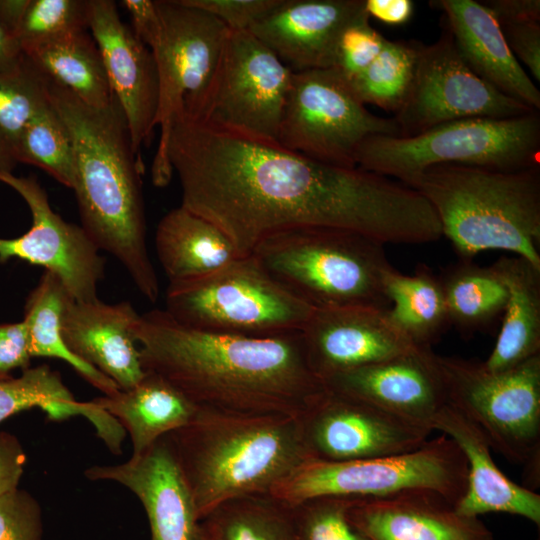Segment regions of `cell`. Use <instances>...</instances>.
Returning <instances> with one entry per match:
<instances>
[{"mask_svg":"<svg viewBox=\"0 0 540 540\" xmlns=\"http://www.w3.org/2000/svg\"><path fill=\"white\" fill-rule=\"evenodd\" d=\"M491 266L508 299L495 345L482 364L501 372L540 354V268L518 256H501Z\"/></svg>","mask_w":540,"mask_h":540,"instance_id":"27","label":"cell"},{"mask_svg":"<svg viewBox=\"0 0 540 540\" xmlns=\"http://www.w3.org/2000/svg\"><path fill=\"white\" fill-rule=\"evenodd\" d=\"M133 335L145 371L196 405L302 418L326 391L301 331L250 337L184 325L164 309L139 315Z\"/></svg>","mask_w":540,"mask_h":540,"instance_id":"2","label":"cell"},{"mask_svg":"<svg viewBox=\"0 0 540 540\" xmlns=\"http://www.w3.org/2000/svg\"><path fill=\"white\" fill-rule=\"evenodd\" d=\"M384 246L353 231L301 227L264 238L250 254L315 309L368 306L388 310L384 277L393 266Z\"/></svg>","mask_w":540,"mask_h":540,"instance_id":"6","label":"cell"},{"mask_svg":"<svg viewBox=\"0 0 540 540\" xmlns=\"http://www.w3.org/2000/svg\"><path fill=\"white\" fill-rule=\"evenodd\" d=\"M161 33L152 47L159 81L156 127L160 136L152 182L166 186L173 171L167 143L177 119L196 121L212 90L229 29L216 17L181 0H158Z\"/></svg>","mask_w":540,"mask_h":540,"instance_id":"11","label":"cell"},{"mask_svg":"<svg viewBox=\"0 0 540 540\" xmlns=\"http://www.w3.org/2000/svg\"><path fill=\"white\" fill-rule=\"evenodd\" d=\"M70 299L62 282L54 274L44 271L37 285L28 294L24 306L22 321L26 328L29 354L31 358L62 360L103 395H112L120 390L117 385L76 357L63 341L62 316Z\"/></svg>","mask_w":540,"mask_h":540,"instance_id":"31","label":"cell"},{"mask_svg":"<svg viewBox=\"0 0 540 540\" xmlns=\"http://www.w3.org/2000/svg\"><path fill=\"white\" fill-rule=\"evenodd\" d=\"M166 152L180 182V206L216 225L240 256L274 233L301 227L353 231L384 245L442 237L418 191L359 167L186 119L174 122Z\"/></svg>","mask_w":540,"mask_h":540,"instance_id":"1","label":"cell"},{"mask_svg":"<svg viewBox=\"0 0 540 540\" xmlns=\"http://www.w3.org/2000/svg\"><path fill=\"white\" fill-rule=\"evenodd\" d=\"M443 12L467 66L482 80L529 107L540 109V91L510 50L501 27L490 10L474 0H434Z\"/></svg>","mask_w":540,"mask_h":540,"instance_id":"25","label":"cell"},{"mask_svg":"<svg viewBox=\"0 0 540 540\" xmlns=\"http://www.w3.org/2000/svg\"><path fill=\"white\" fill-rule=\"evenodd\" d=\"M368 15L389 25H401L410 20L414 11L411 0H365Z\"/></svg>","mask_w":540,"mask_h":540,"instance_id":"48","label":"cell"},{"mask_svg":"<svg viewBox=\"0 0 540 540\" xmlns=\"http://www.w3.org/2000/svg\"><path fill=\"white\" fill-rule=\"evenodd\" d=\"M19 163L44 170L72 189L76 161L70 134L50 101L24 127L16 149Z\"/></svg>","mask_w":540,"mask_h":540,"instance_id":"37","label":"cell"},{"mask_svg":"<svg viewBox=\"0 0 540 540\" xmlns=\"http://www.w3.org/2000/svg\"><path fill=\"white\" fill-rule=\"evenodd\" d=\"M219 19L229 30L246 31L269 14L281 0H181Z\"/></svg>","mask_w":540,"mask_h":540,"instance_id":"42","label":"cell"},{"mask_svg":"<svg viewBox=\"0 0 540 540\" xmlns=\"http://www.w3.org/2000/svg\"><path fill=\"white\" fill-rule=\"evenodd\" d=\"M155 249L169 282L208 275L240 257L223 231L182 206L159 221Z\"/></svg>","mask_w":540,"mask_h":540,"instance_id":"28","label":"cell"},{"mask_svg":"<svg viewBox=\"0 0 540 540\" xmlns=\"http://www.w3.org/2000/svg\"><path fill=\"white\" fill-rule=\"evenodd\" d=\"M365 15L348 25L342 32L332 69L349 83L377 58L388 39L379 33Z\"/></svg>","mask_w":540,"mask_h":540,"instance_id":"40","label":"cell"},{"mask_svg":"<svg viewBox=\"0 0 540 540\" xmlns=\"http://www.w3.org/2000/svg\"><path fill=\"white\" fill-rule=\"evenodd\" d=\"M92 403L115 418L139 455L158 439L191 421L198 405L163 377L147 372L133 387L103 395Z\"/></svg>","mask_w":540,"mask_h":540,"instance_id":"26","label":"cell"},{"mask_svg":"<svg viewBox=\"0 0 540 540\" xmlns=\"http://www.w3.org/2000/svg\"><path fill=\"white\" fill-rule=\"evenodd\" d=\"M400 137L393 118L371 113L332 68L293 72L277 143L324 163L354 168L361 143Z\"/></svg>","mask_w":540,"mask_h":540,"instance_id":"12","label":"cell"},{"mask_svg":"<svg viewBox=\"0 0 540 540\" xmlns=\"http://www.w3.org/2000/svg\"><path fill=\"white\" fill-rule=\"evenodd\" d=\"M315 460L340 462L402 454L424 445L432 430L367 402L326 389L302 417Z\"/></svg>","mask_w":540,"mask_h":540,"instance_id":"16","label":"cell"},{"mask_svg":"<svg viewBox=\"0 0 540 540\" xmlns=\"http://www.w3.org/2000/svg\"><path fill=\"white\" fill-rule=\"evenodd\" d=\"M89 29L102 56L111 91L119 103L134 152L156 128L159 81L152 51L120 18L112 0H90Z\"/></svg>","mask_w":540,"mask_h":540,"instance_id":"17","label":"cell"},{"mask_svg":"<svg viewBox=\"0 0 540 540\" xmlns=\"http://www.w3.org/2000/svg\"><path fill=\"white\" fill-rule=\"evenodd\" d=\"M533 111L479 78L464 62L442 22L440 37L433 44L419 43L411 89L393 119L400 137H411L449 121L506 119Z\"/></svg>","mask_w":540,"mask_h":540,"instance_id":"14","label":"cell"},{"mask_svg":"<svg viewBox=\"0 0 540 540\" xmlns=\"http://www.w3.org/2000/svg\"><path fill=\"white\" fill-rule=\"evenodd\" d=\"M192 496L198 521L221 503L270 493L315 460L302 418L198 406L189 423L164 435Z\"/></svg>","mask_w":540,"mask_h":540,"instance_id":"4","label":"cell"},{"mask_svg":"<svg viewBox=\"0 0 540 540\" xmlns=\"http://www.w3.org/2000/svg\"><path fill=\"white\" fill-rule=\"evenodd\" d=\"M440 278L450 326L463 338L489 331L501 321L508 290L492 266L460 260L445 269Z\"/></svg>","mask_w":540,"mask_h":540,"instance_id":"32","label":"cell"},{"mask_svg":"<svg viewBox=\"0 0 540 540\" xmlns=\"http://www.w3.org/2000/svg\"><path fill=\"white\" fill-rule=\"evenodd\" d=\"M404 185L433 207L442 237L460 260L500 250L540 268V166L494 170L440 164Z\"/></svg>","mask_w":540,"mask_h":540,"instance_id":"5","label":"cell"},{"mask_svg":"<svg viewBox=\"0 0 540 540\" xmlns=\"http://www.w3.org/2000/svg\"><path fill=\"white\" fill-rule=\"evenodd\" d=\"M418 50L419 42L388 40L370 66L347 84L364 105L395 114L411 89Z\"/></svg>","mask_w":540,"mask_h":540,"instance_id":"36","label":"cell"},{"mask_svg":"<svg viewBox=\"0 0 540 540\" xmlns=\"http://www.w3.org/2000/svg\"><path fill=\"white\" fill-rule=\"evenodd\" d=\"M48 98L74 148L75 193L81 227L100 251L124 267L138 291L157 301L159 280L146 242L143 161L134 152L124 113L115 99L93 107L48 80Z\"/></svg>","mask_w":540,"mask_h":540,"instance_id":"3","label":"cell"},{"mask_svg":"<svg viewBox=\"0 0 540 540\" xmlns=\"http://www.w3.org/2000/svg\"><path fill=\"white\" fill-rule=\"evenodd\" d=\"M440 164L494 170L540 166L539 110L506 119L449 121L411 137L375 135L356 152L357 167L403 184Z\"/></svg>","mask_w":540,"mask_h":540,"instance_id":"7","label":"cell"},{"mask_svg":"<svg viewBox=\"0 0 540 540\" xmlns=\"http://www.w3.org/2000/svg\"><path fill=\"white\" fill-rule=\"evenodd\" d=\"M354 498L320 496L291 506L296 540H369L348 518Z\"/></svg>","mask_w":540,"mask_h":540,"instance_id":"39","label":"cell"},{"mask_svg":"<svg viewBox=\"0 0 540 540\" xmlns=\"http://www.w3.org/2000/svg\"><path fill=\"white\" fill-rule=\"evenodd\" d=\"M301 333L309 364L322 381L416 347L391 323L387 310L368 306L315 309Z\"/></svg>","mask_w":540,"mask_h":540,"instance_id":"19","label":"cell"},{"mask_svg":"<svg viewBox=\"0 0 540 540\" xmlns=\"http://www.w3.org/2000/svg\"><path fill=\"white\" fill-rule=\"evenodd\" d=\"M23 53L48 80L85 104L104 107L113 100L102 56L88 30L26 47Z\"/></svg>","mask_w":540,"mask_h":540,"instance_id":"30","label":"cell"},{"mask_svg":"<svg viewBox=\"0 0 540 540\" xmlns=\"http://www.w3.org/2000/svg\"><path fill=\"white\" fill-rule=\"evenodd\" d=\"M165 305L164 310L184 325L250 337L300 332L315 310L253 254L208 275L169 282Z\"/></svg>","mask_w":540,"mask_h":540,"instance_id":"8","label":"cell"},{"mask_svg":"<svg viewBox=\"0 0 540 540\" xmlns=\"http://www.w3.org/2000/svg\"><path fill=\"white\" fill-rule=\"evenodd\" d=\"M388 318L414 346L432 348L450 327L440 275L418 264L411 275L392 267L384 277Z\"/></svg>","mask_w":540,"mask_h":540,"instance_id":"29","label":"cell"},{"mask_svg":"<svg viewBox=\"0 0 540 540\" xmlns=\"http://www.w3.org/2000/svg\"><path fill=\"white\" fill-rule=\"evenodd\" d=\"M448 403L473 421L492 449L524 466L529 486L540 481V354L505 371L437 355Z\"/></svg>","mask_w":540,"mask_h":540,"instance_id":"10","label":"cell"},{"mask_svg":"<svg viewBox=\"0 0 540 540\" xmlns=\"http://www.w3.org/2000/svg\"><path fill=\"white\" fill-rule=\"evenodd\" d=\"M29 2L30 0H0V24L16 39Z\"/></svg>","mask_w":540,"mask_h":540,"instance_id":"50","label":"cell"},{"mask_svg":"<svg viewBox=\"0 0 540 540\" xmlns=\"http://www.w3.org/2000/svg\"><path fill=\"white\" fill-rule=\"evenodd\" d=\"M343 394L433 431L432 421L448 403L437 354L414 347L392 358L323 379Z\"/></svg>","mask_w":540,"mask_h":540,"instance_id":"18","label":"cell"},{"mask_svg":"<svg viewBox=\"0 0 540 540\" xmlns=\"http://www.w3.org/2000/svg\"><path fill=\"white\" fill-rule=\"evenodd\" d=\"M92 481H113L135 494L150 526L151 540H191L199 522L190 491L165 438L116 465L84 471Z\"/></svg>","mask_w":540,"mask_h":540,"instance_id":"21","label":"cell"},{"mask_svg":"<svg viewBox=\"0 0 540 540\" xmlns=\"http://www.w3.org/2000/svg\"><path fill=\"white\" fill-rule=\"evenodd\" d=\"M201 521L218 540H296L291 506L269 493L227 500Z\"/></svg>","mask_w":540,"mask_h":540,"instance_id":"34","label":"cell"},{"mask_svg":"<svg viewBox=\"0 0 540 540\" xmlns=\"http://www.w3.org/2000/svg\"><path fill=\"white\" fill-rule=\"evenodd\" d=\"M138 317L129 301L70 299L62 316V338L76 357L127 390L146 374L133 335Z\"/></svg>","mask_w":540,"mask_h":540,"instance_id":"22","label":"cell"},{"mask_svg":"<svg viewBox=\"0 0 540 540\" xmlns=\"http://www.w3.org/2000/svg\"><path fill=\"white\" fill-rule=\"evenodd\" d=\"M191 540H218V538L202 521H199L195 527Z\"/></svg>","mask_w":540,"mask_h":540,"instance_id":"51","label":"cell"},{"mask_svg":"<svg viewBox=\"0 0 540 540\" xmlns=\"http://www.w3.org/2000/svg\"><path fill=\"white\" fill-rule=\"evenodd\" d=\"M506 42L519 61L540 81V22L500 26Z\"/></svg>","mask_w":540,"mask_h":540,"instance_id":"43","label":"cell"},{"mask_svg":"<svg viewBox=\"0 0 540 540\" xmlns=\"http://www.w3.org/2000/svg\"><path fill=\"white\" fill-rule=\"evenodd\" d=\"M466 483V459L456 443L443 434L402 454L340 462L308 461L269 494L293 506L320 496L381 498L432 492L455 507Z\"/></svg>","mask_w":540,"mask_h":540,"instance_id":"9","label":"cell"},{"mask_svg":"<svg viewBox=\"0 0 540 540\" xmlns=\"http://www.w3.org/2000/svg\"><path fill=\"white\" fill-rule=\"evenodd\" d=\"M365 0H281L248 30L293 72L332 68L344 29Z\"/></svg>","mask_w":540,"mask_h":540,"instance_id":"20","label":"cell"},{"mask_svg":"<svg viewBox=\"0 0 540 540\" xmlns=\"http://www.w3.org/2000/svg\"><path fill=\"white\" fill-rule=\"evenodd\" d=\"M481 3L490 10L500 26L540 22L539 0H486Z\"/></svg>","mask_w":540,"mask_h":540,"instance_id":"47","label":"cell"},{"mask_svg":"<svg viewBox=\"0 0 540 540\" xmlns=\"http://www.w3.org/2000/svg\"><path fill=\"white\" fill-rule=\"evenodd\" d=\"M41 507L19 487L0 496V540H42Z\"/></svg>","mask_w":540,"mask_h":540,"instance_id":"41","label":"cell"},{"mask_svg":"<svg viewBox=\"0 0 540 540\" xmlns=\"http://www.w3.org/2000/svg\"><path fill=\"white\" fill-rule=\"evenodd\" d=\"M90 0H30L17 33L22 50L89 29Z\"/></svg>","mask_w":540,"mask_h":540,"instance_id":"38","label":"cell"},{"mask_svg":"<svg viewBox=\"0 0 540 540\" xmlns=\"http://www.w3.org/2000/svg\"><path fill=\"white\" fill-rule=\"evenodd\" d=\"M26 459L19 439L9 432L0 431V496L18 488Z\"/></svg>","mask_w":540,"mask_h":540,"instance_id":"46","label":"cell"},{"mask_svg":"<svg viewBox=\"0 0 540 540\" xmlns=\"http://www.w3.org/2000/svg\"><path fill=\"white\" fill-rule=\"evenodd\" d=\"M122 6L131 19V30L135 37L150 50L156 44L162 28L157 1L122 0Z\"/></svg>","mask_w":540,"mask_h":540,"instance_id":"45","label":"cell"},{"mask_svg":"<svg viewBox=\"0 0 540 540\" xmlns=\"http://www.w3.org/2000/svg\"><path fill=\"white\" fill-rule=\"evenodd\" d=\"M348 518L369 540H493L480 518L459 514L432 492L354 498Z\"/></svg>","mask_w":540,"mask_h":540,"instance_id":"23","label":"cell"},{"mask_svg":"<svg viewBox=\"0 0 540 540\" xmlns=\"http://www.w3.org/2000/svg\"><path fill=\"white\" fill-rule=\"evenodd\" d=\"M35 407L45 411L51 420L81 415L95 427L106 417L105 412L91 401H77L60 373L46 364L28 367L19 377L0 380V423Z\"/></svg>","mask_w":540,"mask_h":540,"instance_id":"33","label":"cell"},{"mask_svg":"<svg viewBox=\"0 0 540 540\" xmlns=\"http://www.w3.org/2000/svg\"><path fill=\"white\" fill-rule=\"evenodd\" d=\"M292 76L248 30H229L212 90L195 122L277 142Z\"/></svg>","mask_w":540,"mask_h":540,"instance_id":"13","label":"cell"},{"mask_svg":"<svg viewBox=\"0 0 540 540\" xmlns=\"http://www.w3.org/2000/svg\"><path fill=\"white\" fill-rule=\"evenodd\" d=\"M22 47L16 37L0 24V72L17 69L24 60Z\"/></svg>","mask_w":540,"mask_h":540,"instance_id":"49","label":"cell"},{"mask_svg":"<svg viewBox=\"0 0 540 540\" xmlns=\"http://www.w3.org/2000/svg\"><path fill=\"white\" fill-rule=\"evenodd\" d=\"M432 429L452 439L466 459V489L454 507L456 512L475 518L507 513L540 525V495L513 482L497 467L486 436L473 421L447 403L433 419Z\"/></svg>","mask_w":540,"mask_h":540,"instance_id":"24","label":"cell"},{"mask_svg":"<svg viewBox=\"0 0 540 540\" xmlns=\"http://www.w3.org/2000/svg\"><path fill=\"white\" fill-rule=\"evenodd\" d=\"M0 181L22 196L32 216L26 233L0 238V262L18 258L42 266L62 282L73 300L98 299L105 262L83 228L65 221L51 208L45 190L34 178L0 172Z\"/></svg>","mask_w":540,"mask_h":540,"instance_id":"15","label":"cell"},{"mask_svg":"<svg viewBox=\"0 0 540 540\" xmlns=\"http://www.w3.org/2000/svg\"><path fill=\"white\" fill-rule=\"evenodd\" d=\"M27 333L23 321L0 323V380L8 379L16 369L30 367Z\"/></svg>","mask_w":540,"mask_h":540,"instance_id":"44","label":"cell"},{"mask_svg":"<svg viewBox=\"0 0 540 540\" xmlns=\"http://www.w3.org/2000/svg\"><path fill=\"white\" fill-rule=\"evenodd\" d=\"M48 102V79L26 56L17 69L0 72V172H13L23 129Z\"/></svg>","mask_w":540,"mask_h":540,"instance_id":"35","label":"cell"}]
</instances>
